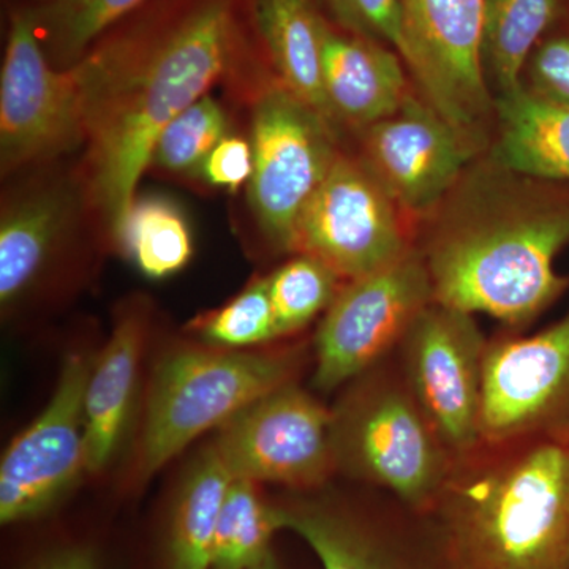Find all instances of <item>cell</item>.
<instances>
[{
	"label": "cell",
	"instance_id": "obj_1",
	"mask_svg": "<svg viewBox=\"0 0 569 569\" xmlns=\"http://www.w3.org/2000/svg\"><path fill=\"white\" fill-rule=\"evenodd\" d=\"M253 0H148L71 66L80 89V173L93 216L118 247L153 144L213 84L258 69Z\"/></svg>",
	"mask_w": 569,
	"mask_h": 569
},
{
	"label": "cell",
	"instance_id": "obj_2",
	"mask_svg": "<svg viewBox=\"0 0 569 569\" xmlns=\"http://www.w3.org/2000/svg\"><path fill=\"white\" fill-rule=\"evenodd\" d=\"M427 217L419 244L440 305L520 332L569 290V183L471 162Z\"/></svg>",
	"mask_w": 569,
	"mask_h": 569
},
{
	"label": "cell",
	"instance_id": "obj_3",
	"mask_svg": "<svg viewBox=\"0 0 569 569\" xmlns=\"http://www.w3.org/2000/svg\"><path fill=\"white\" fill-rule=\"evenodd\" d=\"M429 516L458 569H569V443L481 441Z\"/></svg>",
	"mask_w": 569,
	"mask_h": 569
},
{
	"label": "cell",
	"instance_id": "obj_4",
	"mask_svg": "<svg viewBox=\"0 0 569 569\" xmlns=\"http://www.w3.org/2000/svg\"><path fill=\"white\" fill-rule=\"evenodd\" d=\"M343 388L331 408L336 473L429 515L456 458L408 387L396 351Z\"/></svg>",
	"mask_w": 569,
	"mask_h": 569
},
{
	"label": "cell",
	"instance_id": "obj_5",
	"mask_svg": "<svg viewBox=\"0 0 569 569\" xmlns=\"http://www.w3.org/2000/svg\"><path fill=\"white\" fill-rule=\"evenodd\" d=\"M298 350L236 351L186 347L153 370L138 440V481L146 482L183 448L254 400L296 381Z\"/></svg>",
	"mask_w": 569,
	"mask_h": 569
},
{
	"label": "cell",
	"instance_id": "obj_6",
	"mask_svg": "<svg viewBox=\"0 0 569 569\" xmlns=\"http://www.w3.org/2000/svg\"><path fill=\"white\" fill-rule=\"evenodd\" d=\"M274 512L279 530L301 538L321 569H458L430 516L388 493L347 497L323 488L279 501Z\"/></svg>",
	"mask_w": 569,
	"mask_h": 569
},
{
	"label": "cell",
	"instance_id": "obj_7",
	"mask_svg": "<svg viewBox=\"0 0 569 569\" xmlns=\"http://www.w3.org/2000/svg\"><path fill=\"white\" fill-rule=\"evenodd\" d=\"M80 146L84 122L73 71L48 59L31 7H13L0 71L2 176L58 162Z\"/></svg>",
	"mask_w": 569,
	"mask_h": 569
},
{
	"label": "cell",
	"instance_id": "obj_8",
	"mask_svg": "<svg viewBox=\"0 0 569 569\" xmlns=\"http://www.w3.org/2000/svg\"><path fill=\"white\" fill-rule=\"evenodd\" d=\"M335 138L336 130L277 78L254 97L249 201L277 249L295 252L302 212L339 153Z\"/></svg>",
	"mask_w": 569,
	"mask_h": 569
},
{
	"label": "cell",
	"instance_id": "obj_9",
	"mask_svg": "<svg viewBox=\"0 0 569 569\" xmlns=\"http://www.w3.org/2000/svg\"><path fill=\"white\" fill-rule=\"evenodd\" d=\"M433 301L417 247L388 268L348 280L317 331L313 387L321 392L343 388L387 359Z\"/></svg>",
	"mask_w": 569,
	"mask_h": 569
},
{
	"label": "cell",
	"instance_id": "obj_10",
	"mask_svg": "<svg viewBox=\"0 0 569 569\" xmlns=\"http://www.w3.org/2000/svg\"><path fill=\"white\" fill-rule=\"evenodd\" d=\"M331 425V408L291 381L224 422L212 445L233 478L312 492L336 475Z\"/></svg>",
	"mask_w": 569,
	"mask_h": 569
},
{
	"label": "cell",
	"instance_id": "obj_11",
	"mask_svg": "<svg viewBox=\"0 0 569 569\" xmlns=\"http://www.w3.org/2000/svg\"><path fill=\"white\" fill-rule=\"evenodd\" d=\"M479 432L486 443H569V310L537 335L489 339Z\"/></svg>",
	"mask_w": 569,
	"mask_h": 569
},
{
	"label": "cell",
	"instance_id": "obj_12",
	"mask_svg": "<svg viewBox=\"0 0 569 569\" xmlns=\"http://www.w3.org/2000/svg\"><path fill=\"white\" fill-rule=\"evenodd\" d=\"M488 346L473 313L433 301L396 350L408 387L456 459L481 443Z\"/></svg>",
	"mask_w": 569,
	"mask_h": 569
},
{
	"label": "cell",
	"instance_id": "obj_13",
	"mask_svg": "<svg viewBox=\"0 0 569 569\" xmlns=\"http://www.w3.org/2000/svg\"><path fill=\"white\" fill-rule=\"evenodd\" d=\"M397 209L361 157L339 152L302 212L295 252L318 258L340 279L372 274L415 247Z\"/></svg>",
	"mask_w": 569,
	"mask_h": 569
},
{
	"label": "cell",
	"instance_id": "obj_14",
	"mask_svg": "<svg viewBox=\"0 0 569 569\" xmlns=\"http://www.w3.org/2000/svg\"><path fill=\"white\" fill-rule=\"evenodd\" d=\"M96 356L63 359L50 402L11 441L0 463V522L20 526L51 515L86 467L84 396Z\"/></svg>",
	"mask_w": 569,
	"mask_h": 569
},
{
	"label": "cell",
	"instance_id": "obj_15",
	"mask_svg": "<svg viewBox=\"0 0 569 569\" xmlns=\"http://www.w3.org/2000/svg\"><path fill=\"white\" fill-rule=\"evenodd\" d=\"M408 39L407 70L427 103L482 146L496 112L482 66L486 0H399Z\"/></svg>",
	"mask_w": 569,
	"mask_h": 569
},
{
	"label": "cell",
	"instance_id": "obj_16",
	"mask_svg": "<svg viewBox=\"0 0 569 569\" xmlns=\"http://www.w3.org/2000/svg\"><path fill=\"white\" fill-rule=\"evenodd\" d=\"M362 130L361 159L397 206L415 213L432 211L481 149L413 96L395 114Z\"/></svg>",
	"mask_w": 569,
	"mask_h": 569
},
{
	"label": "cell",
	"instance_id": "obj_17",
	"mask_svg": "<svg viewBox=\"0 0 569 569\" xmlns=\"http://www.w3.org/2000/svg\"><path fill=\"white\" fill-rule=\"evenodd\" d=\"M56 163V162H52ZM52 163L29 170L9 190L0 213V305L17 306L69 244L86 213H92L80 170L63 173Z\"/></svg>",
	"mask_w": 569,
	"mask_h": 569
},
{
	"label": "cell",
	"instance_id": "obj_18",
	"mask_svg": "<svg viewBox=\"0 0 569 569\" xmlns=\"http://www.w3.org/2000/svg\"><path fill=\"white\" fill-rule=\"evenodd\" d=\"M148 332L146 307L130 306L93 359L84 396L88 473H103L118 459L129 436Z\"/></svg>",
	"mask_w": 569,
	"mask_h": 569
},
{
	"label": "cell",
	"instance_id": "obj_19",
	"mask_svg": "<svg viewBox=\"0 0 569 569\" xmlns=\"http://www.w3.org/2000/svg\"><path fill=\"white\" fill-rule=\"evenodd\" d=\"M406 70L387 44L325 18V91L337 122L366 129L399 111L411 96Z\"/></svg>",
	"mask_w": 569,
	"mask_h": 569
},
{
	"label": "cell",
	"instance_id": "obj_20",
	"mask_svg": "<svg viewBox=\"0 0 569 569\" xmlns=\"http://www.w3.org/2000/svg\"><path fill=\"white\" fill-rule=\"evenodd\" d=\"M252 11L277 80L336 130L323 81L325 14L316 0H253Z\"/></svg>",
	"mask_w": 569,
	"mask_h": 569
},
{
	"label": "cell",
	"instance_id": "obj_21",
	"mask_svg": "<svg viewBox=\"0 0 569 569\" xmlns=\"http://www.w3.org/2000/svg\"><path fill=\"white\" fill-rule=\"evenodd\" d=\"M497 137L490 156L509 170L569 183V104L526 84L496 99Z\"/></svg>",
	"mask_w": 569,
	"mask_h": 569
},
{
	"label": "cell",
	"instance_id": "obj_22",
	"mask_svg": "<svg viewBox=\"0 0 569 569\" xmlns=\"http://www.w3.org/2000/svg\"><path fill=\"white\" fill-rule=\"evenodd\" d=\"M233 477L213 445L193 460L176 490L160 541V569H212L217 523Z\"/></svg>",
	"mask_w": 569,
	"mask_h": 569
},
{
	"label": "cell",
	"instance_id": "obj_23",
	"mask_svg": "<svg viewBox=\"0 0 569 569\" xmlns=\"http://www.w3.org/2000/svg\"><path fill=\"white\" fill-rule=\"evenodd\" d=\"M561 13L563 0H486L482 66L498 96L523 84L531 52Z\"/></svg>",
	"mask_w": 569,
	"mask_h": 569
},
{
	"label": "cell",
	"instance_id": "obj_24",
	"mask_svg": "<svg viewBox=\"0 0 569 569\" xmlns=\"http://www.w3.org/2000/svg\"><path fill=\"white\" fill-rule=\"evenodd\" d=\"M148 279L178 274L193 254V236L181 209L162 197L134 200L118 247Z\"/></svg>",
	"mask_w": 569,
	"mask_h": 569
},
{
	"label": "cell",
	"instance_id": "obj_25",
	"mask_svg": "<svg viewBox=\"0 0 569 569\" xmlns=\"http://www.w3.org/2000/svg\"><path fill=\"white\" fill-rule=\"evenodd\" d=\"M277 533L274 503L264 500L257 482L233 478L217 523L212 569L258 567L274 553Z\"/></svg>",
	"mask_w": 569,
	"mask_h": 569
},
{
	"label": "cell",
	"instance_id": "obj_26",
	"mask_svg": "<svg viewBox=\"0 0 569 569\" xmlns=\"http://www.w3.org/2000/svg\"><path fill=\"white\" fill-rule=\"evenodd\" d=\"M148 0H54L31 7L37 31L52 66H74L108 29Z\"/></svg>",
	"mask_w": 569,
	"mask_h": 569
},
{
	"label": "cell",
	"instance_id": "obj_27",
	"mask_svg": "<svg viewBox=\"0 0 569 569\" xmlns=\"http://www.w3.org/2000/svg\"><path fill=\"white\" fill-rule=\"evenodd\" d=\"M340 277L323 261L299 253L268 277L280 337L305 329L339 293Z\"/></svg>",
	"mask_w": 569,
	"mask_h": 569
},
{
	"label": "cell",
	"instance_id": "obj_28",
	"mask_svg": "<svg viewBox=\"0 0 569 569\" xmlns=\"http://www.w3.org/2000/svg\"><path fill=\"white\" fill-rule=\"evenodd\" d=\"M224 137L227 111L208 93L164 127L153 144L151 164L167 173L198 178L209 153Z\"/></svg>",
	"mask_w": 569,
	"mask_h": 569
},
{
	"label": "cell",
	"instance_id": "obj_29",
	"mask_svg": "<svg viewBox=\"0 0 569 569\" xmlns=\"http://www.w3.org/2000/svg\"><path fill=\"white\" fill-rule=\"evenodd\" d=\"M193 331L203 340V346L220 350L244 351V348L264 346L279 339L268 277L250 283L233 301L216 312L198 318Z\"/></svg>",
	"mask_w": 569,
	"mask_h": 569
},
{
	"label": "cell",
	"instance_id": "obj_30",
	"mask_svg": "<svg viewBox=\"0 0 569 569\" xmlns=\"http://www.w3.org/2000/svg\"><path fill=\"white\" fill-rule=\"evenodd\" d=\"M326 3L337 24L387 44L407 67L410 48L399 0H326Z\"/></svg>",
	"mask_w": 569,
	"mask_h": 569
},
{
	"label": "cell",
	"instance_id": "obj_31",
	"mask_svg": "<svg viewBox=\"0 0 569 569\" xmlns=\"http://www.w3.org/2000/svg\"><path fill=\"white\" fill-rule=\"evenodd\" d=\"M523 84L539 97L569 104V33H548L531 52Z\"/></svg>",
	"mask_w": 569,
	"mask_h": 569
},
{
	"label": "cell",
	"instance_id": "obj_32",
	"mask_svg": "<svg viewBox=\"0 0 569 569\" xmlns=\"http://www.w3.org/2000/svg\"><path fill=\"white\" fill-rule=\"evenodd\" d=\"M253 173L252 142L228 134L209 153L198 178L216 189L236 192L250 181Z\"/></svg>",
	"mask_w": 569,
	"mask_h": 569
},
{
	"label": "cell",
	"instance_id": "obj_33",
	"mask_svg": "<svg viewBox=\"0 0 569 569\" xmlns=\"http://www.w3.org/2000/svg\"><path fill=\"white\" fill-rule=\"evenodd\" d=\"M24 569H108L103 553L86 541H67L43 550Z\"/></svg>",
	"mask_w": 569,
	"mask_h": 569
},
{
	"label": "cell",
	"instance_id": "obj_34",
	"mask_svg": "<svg viewBox=\"0 0 569 569\" xmlns=\"http://www.w3.org/2000/svg\"><path fill=\"white\" fill-rule=\"evenodd\" d=\"M250 569H282L280 568L279 561H277L276 553H272L269 559H266L263 563L258 565V567L250 568Z\"/></svg>",
	"mask_w": 569,
	"mask_h": 569
},
{
	"label": "cell",
	"instance_id": "obj_35",
	"mask_svg": "<svg viewBox=\"0 0 569 569\" xmlns=\"http://www.w3.org/2000/svg\"><path fill=\"white\" fill-rule=\"evenodd\" d=\"M54 2V0H20V3L18 6H24V7H41L47 6V3Z\"/></svg>",
	"mask_w": 569,
	"mask_h": 569
}]
</instances>
